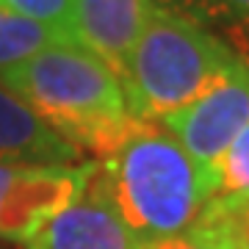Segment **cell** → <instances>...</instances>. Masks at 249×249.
<instances>
[{"mask_svg":"<svg viewBox=\"0 0 249 249\" xmlns=\"http://www.w3.org/2000/svg\"><path fill=\"white\" fill-rule=\"evenodd\" d=\"M186 235L205 249H249V194L213 196Z\"/></svg>","mask_w":249,"mask_h":249,"instance_id":"cell-10","label":"cell"},{"mask_svg":"<svg viewBox=\"0 0 249 249\" xmlns=\"http://www.w3.org/2000/svg\"><path fill=\"white\" fill-rule=\"evenodd\" d=\"M0 6L9 11H17L22 17H31L36 22L61 31L72 39V9L75 0H0ZM75 42V39H72Z\"/></svg>","mask_w":249,"mask_h":249,"instance_id":"cell-13","label":"cell"},{"mask_svg":"<svg viewBox=\"0 0 249 249\" xmlns=\"http://www.w3.org/2000/svg\"><path fill=\"white\" fill-rule=\"evenodd\" d=\"M25 249H142V241L124 227L108 196L97 166L86 186L64 211L47 219Z\"/></svg>","mask_w":249,"mask_h":249,"instance_id":"cell-6","label":"cell"},{"mask_svg":"<svg viewBox=\"0 0 249 249\" xmlns=\"http://www.w3.org/2000/svg\"><path fill=\"white\" fill-rule=\"evenodd\" d=\"M0 83L80 152L100 160L136 124L124 89L111 67L78 42H58L3 72Z\"/></svg>","mask_w":249,"mask_h":249,"instance_id":"cell-2","label":"cell"},{"mask_svg":"<svg viewBox=\"0 0 249 249\" xmlns=\"http://www.w3.org/2000/svg\"><path fill=\"white\" fill-rule=\"evenodd\" d=\"M97 172L119 219L142 244L186 235L216 196L213 175L163 124L144 119H136Z\"/></svg>","mask_w":249,"mask_h":249,"instance_id":"cell-1","label":"cell"},{"mask_svg":"<svg viewBox=\"0 0 249 249\" xmlns=\"http://www.w3.org/2000/svg\"><path fill=\"white\" fill-rule=\"evenodd\" d=\"M216 196H241L249 194V122L230 142L224 155L213 166Z\"/></svg>","mask_w":249,"mask_h":249,"instance_id":"cell-12","label":"cell"},{"mask_svg":"<svg viewBox=\"0 0 249 249\" xmlns=\"http://www.w3.org/2000/svg\"><path fill=\"white\" fill-rule=\"evenodd\" d=\"M155 9L196 22L249 64V0H155Z\"/></svg>","mask_w":249,"mask_h":249,"instance_id":"cell-9","label":"cell"},{"mask_svg":"<svg viewBox=\"0 0 249 249\" xmlns=\"http://www.w3.org/2000/svg\"><path fill=\"white\" fill-rule=\"evenodd\" d=\"M91 169V163H0V241L34 238L83 191Z\"/></svg>","mask_w":249,"mask_h":249,"instance_id":"cell-4","label":"cell"},{"mask_svg":"<svg viewBox=\"0 0 249 249\" xmlns=\"http://www.w3.org/2000/svg\"><path fill=\"white\" fill-rule=\"evenodd\" d=\"M249 122V64L238 61L219 83L202 97L175 114L163 116L160 124L178 139L191 158L213 175L216 160L230 142Z\"/></svg>","mask_w":249,"mask_h":249,"instance_id":"cell-5","label":"cell"},{"mask_svg":"<svg viewBox=\"0 0 249 249\" xmlns=\"http://www.w3.org/2000/svg\"><path fill=\"white\" fill-rule=\"evenodd\" d=\"M238 61L219 36L186 17L155 9L119 80L130 114L144 122H160L202 97Z\"/></svg>","mask_w":249,"mask_h":249,"instance_id":"cell-3","label":"cell"},{"mask_svg":"<svg viewBox=\"0 0 249 249\" xmlns=\"http://www.w3.org/2000/svg\"><path fill=\"white\" fill-rule=\"evenodd\" d=\"M152 14L155 0H75L72 39L103 58L122 78L127 55Z\"/></svg>","mask_w":249,"mask_h":249,"instance_id":"cell-7","label":"cell"},{"mask_svg":"<svg viewBox=\"0 0 249 249\" xmlns=\"http://www.w3.org/2000/svg\"><path fill=\"white\" fill-rule=\"evenodd\" d=\"M80 150L0 83V163H72Z\"/></svg>","mask_w":249,"mask_h":249,"instance_id":"cell-8","label":"cell"},{"mask_svg":"<svg viewBox=\"0 0 249 249\" xmlns=\"http://www.w3.org/2000/svg\"><path fill=\"white\" fill-rule=\"evenodd\" d=\"M142 249H205L202 244H196L188 235H172V238H158V241H147L142 244Z\"/></svg>","mask_w":249,"mask_h":249,"instance_id":"cell-14","label":"cell"},{"mask_svg":"<svg viewBox=\"0 0 249 249\" xmlns=\"http://www.w3.org/2000/svg\"><path fill=\"white\" fill-rule=\"evenodd\" d=\"M58 42H72V39L45 22H36L0 6V75Z\"/></svg>","mask_w":249,"mask_h":249,"instance_id":"cell-11","label":"cell"}]
</instances>
